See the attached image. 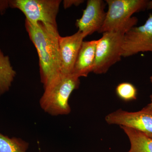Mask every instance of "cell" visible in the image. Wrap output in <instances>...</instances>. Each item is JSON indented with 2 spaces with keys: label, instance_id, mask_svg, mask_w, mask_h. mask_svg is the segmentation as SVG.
I'll use <instances>...</instances> for the list:
<instances>
[{
  "label": "cell",
  "instance_id": "8",
  "mask_svg": "<svg viewBox=\"0 0 152 152\" xmlns=\"http://www.w3.org/2000/svg\"><path fill=\"white\" fill-rule=\"evenodd\" d=\"M87 36L78 31L72 35L59 38L60 72L65 75L72 73L77 57Z\"/></svg>",
  "mask_w": 152,
  "mask_h": 152
},
{
  "label": "cell",
  "instance_id": "9",
  "mask_svg": "<svg viewBox=\"0 0 152 152\" xmlns=\"http://www.w3.org/2000/svg\"><path fill=\"white\" fill-rule=\"evenodd\" d=\"M104 4L102 0H88L83 15L76 22L78 31L87 36L98 32L104 22L106 12Z\"/></svg>",
  "mask_w": 152,
  "mask_h": 152
},
{
  "label": "cell",
  "instance_id": "13",
  "mask_svg": "<svg viewBox=\"0 0 152 152\" xmlns=\"http://www.w3.org/2000/svg\"><path fill=\"white\" fill-rule=\"evenodd\" d=\"M29 146L23 139L10 137L0 133V152H27Z\"/></svg>",
  "mask_w": 152,
  "mask_h": 152
},
{
  "label": "cell",
  "instance_id": "16",
  "mask_svg": "<svg viewBox=\"0 0 152 152\" xmlns=\"http://www.w3.org/2000/svg\"><path fill=\"white\" fill-rule=\"evenodd\" d=\"M9 1H0V13H2L9 7Z\"/></svg>",
  "mask_w": 152,
  "mask_h": 152
},
{
  "label": "cell",
  "instance_id": "7",
  "mask_svg": "<svg viewBox=\"0 0 152 152\" xmlns=\"http://www.w3.org/2000/svg\"><path fill=\"white\" fill-rule=\"evenodd\" d=\"M145 52L152 53V14L144 25L132 28L124 37L122 57H129Z\"/></svg>",
  "mask_w": 152,
  "mask_h": 152
},
{
  "label": "cell",
  "instance_id": "11",
  "mask_svg": "<svg viewBox=\"0 0 152 152\" xmlns=\"http://www.w3.org/2000/svg\"><path fill=\"white\" fill-rule=\"evenodd\" d=\"M127 136L130 148L127 152H152V137L132 128L120 126Z\"/></svg>",
  "mask_w": 152,
  "mask_h": 152
},
{
  "label": "cell",
  "instance_id": "17",
  "mask_svg": "<svg viewBox=\"0 0 152 152\" xmlns=\"http://www.w3.org/2000/svg\"><path fill=\"white\" fill-rule=\"evenodd\" d=\"M151 9H152V1H149L147 10H151Z\"/></svg>",
  "mask_w": 152,
  "mask_h": 152
},
{
  "label": "cell",
  "instance_id": "10",
  "mask_svg": "<svg viewBox=\"0 0 152 152\" xmlns=\"http://www.w3.org/2000/svg\"><path fill=\"white\" fill-rule=\"evenodd\" d=\"M98 40L83 42L74 66L72 75L80 78L86 77L94 68Z\"/></svg>",
  "mask_w": 152,
  "mask_h": 152
},
{
  "label": "cell",
  "instance_id": "6",
  "mask_svg": "<svg viewBox=\"0 0 152 152\" xmlns=\"http://www.w3.org/2000/svg\"><path fill=\"white\" fill-rule=\"evenodd\" d=\"M105 119L109 124L132 128L152 137V107L149 104L135 112L119 109L108 114Z\"/></svg>",
  "mask_w": 152,
  "mask_h": 152
},
{
  "label": "cell",
  "instance_id": "18",
  "mask_svg": "<svg viewBox=\"0 0 152 152\" xmlns=\"http://www.w3.org/2000/svg\"><path fill=\"white\" fill-rule=\"evenodd\" d=\"M150 80H151V82L152 83V75L151 76V77H150ZM150 98H151V102L149 104H148L150 106L152 107V94L151 95Z\"/></svg>",
  "mask_w": 152,
  "mask_h": 152
},
{
  "label": "cell",
  "instance_id": "2",
  "mask_svg": "<svg viewBox=\"0 0 152 152\" xmlns=\"http://www.w3.org/2000/svg\"><path fill=\"white\" fill-rule=\"evenodd\" d=\"M80 84V78L72 74L60 73L44 86L39 100L41 108L52 116L67 115L71 112L69 101Z\"/></svg>",
  "mask_w": 152,
  "mask_h": 152
},
{
  "label": "cell",
  "instance_id": "14",
  "mask_svg": "<svg viewBox=\"0 0 152 152\" xmlns=\"http://www.w3.org/2000/svg\"><path fill=\"white\" fill-rule=\"evenodd\" d=\"M116 92L121 99L126 102L134 100L137 99V89L130 83H120L117 86Z\"/></svg>",
  "mask_w": 152,
  "mask_h": 152
},
{
  "label": "cell",
  "instance_id": "12",
  "mask_svg": "<svg viewBox=\"0 0 152 152\" xmlns=\"http://www.w3.org/2000/svg\"><path fill=\"white\" fill-rule=\"evenodd\" d=\"M16 74L10 58L0 49V96L10 90Z\"/></svg>",
  "mask_w": 152,
  "mask_h": 152
},
{
  "label": "cell",
  "instance_id": "4",
  "mask_svg": "<svg viewBox=\"0 0 152 152\" xmlns=\"http://www.w3.org/2000/svg\"><path fill=\"white\" fill-rule=\"evenodd\" d=\"M125 33L120 31L106 32L98 40L96 48V61L93 72L107 73L109 69L122 57V48Z\"/></svg>",
  "mask_w": 152,
  "mask_h": 152
},
{
  "label": "cell",
  "instance_id": "3",
  "mask_svg": "<svg viewBox=\"0 0 152 152\" xmlns=\"http://www.w3.org/2000/svg\"><path fill=\"white\" fill-rule=\"evenodd\" d=\"M108 10L104 22L98 32L120 31L126 33L134 27L138 20L133 14L147 10V0H107Z\"/></svg>",
  "mask_w": 152,
  "mask_h": 152
},
{
  "label": "cell",
  "instance_id": "15",
  "mask_svg": "<svg viewBox=\"0 0 152 152\" xmlns=\"http://www.w3.org/2000/svg\"><path fill=\"white\" fill-rule=\"evenodd\" d=\"M84 1L82 0H65L64 1V6L65 8L66 9L72 5L79 6Z\"/></svg>",
  "mask_w": 152,
  "mask_h": 152
},
{
  "label": "cell",
  "instance_id": "1",
  "mask_svg": "<svg viewBox=\"0 0 152 152\" xmlns=\"http://www.w3.org/2000/svg\"><path fill=\"white\" fill-rule=\"evenodd\" d=\"M26 28L34 45L39 61L41 81L43 86L61 73L57 26L42 23L33 24L26 20Z\"/></svg>",
  "mask_w": 152,
  "mask_h": 152
},
{
  "label": "cell",
  "instance_id": "5",
  "mask_svg": "<svg viewBox=\"0 0 152 152\" xmlns=\"http://www.w3.org/2000/svg\"><path fill=\"white\" fill-rule=\"evenodd\" d=\"M60 0H12L9 7L18 9L26 17V20L33 24L42 23L57 26L56 18Z\"/></svg>",
  "mask_w": 152,
  "mask_h": 152
}]
</instances>
